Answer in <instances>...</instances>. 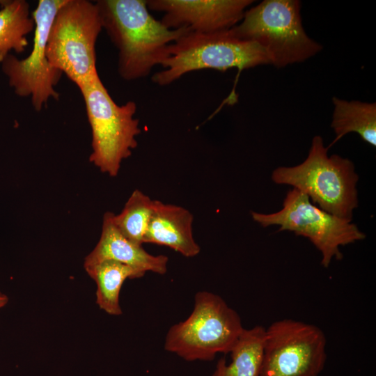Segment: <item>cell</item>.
<instances>
[{
  "mask_svg": "<svg viewBox=\"0 0 376 376\" xmlns=\"http://www.w3.org/2000/svg\"><path fill=\"white\" fill-rule=\"evenodd\" d=\"M328 150L320 136H314L306 159L295 166L276 169L272 179L302 191L327 212L352 221L358 205L359 177L350 159L338 155L329 157Z\"/></svg>",
  "mask_w": 376,
  "mask_h": 376,
  "instance_id": "cell-3",
  "label": "cell"
},
{
  "mask_svg": "<svg viewBox=\"0 0 376 376\" xmlns=\"http://www.w3.org/2000/svg\"><path fill=\"white\" fill-rule=\"evenodd\" d=\"M244 329L238 313L220 296L200 291L191 314L167 331L164 349L187 361H211L229 353Z\"/></svg>",
  "mask_w": 376,
  "mask_h": 376,
  "instance_id": "cell-6",
  "label": "cell"
},
{
  "mask_svg": "<svg viewBox=\"0 0 376 376\" xmlns=\"http://www.w3.org/2000/svg\"><path fill=\"white\" fill-rule=\"evenodd\" d=\"M83 97L91 130L89 161L111 177L117 176L123 161L138 145L141 130L134 117L136 104H117L103 84L97 71L77 86Z\"/></svg>",
  "mask_w": 376,
  "mask_h": 376,
  "instance_id": "cell-2",
  "label": "cell"
},
{
  "mask_svg": "<svg viewBox=\"0 0 376 376\" xmlns=\"http://www.w3.org/2000/svg\"><path fill=\"white\" fill-rule=\"evenodd\" d=\"M155 205V200L135 189L122 211L113 214V222L120 232L132 242L142 245Z\"/></svg>",
  "mask_w": 376,
  "mask_h": 376,
  "instance_id": "cell-18",
  "label": "cell"
},
{
  "mask_svg": "<svg viewBox=\"0 0 376 376\" xmlns=\"http://www.w3.org/2000/svg\"><path fill=\"white\" fill-rule=\"evenodd\" d=\"M8 302V297L6 295L0 292V308L5 306Z\"/></svg>",
  "mask_w": 376,
  "mask_h": 376,
  "instance_id": "cell-19",
  "label": "cell"
},
{
  "mask_svg": "<svg viewBox=\"0 0 376 376\" xmlns=\"http://www.w3.org/2000/svg\"><path fill=\"white\" fill-rule=\"evenodd\" d=\"M95 3L102 29L118 49V72L125 81L147 77L169 56L170 45L190 31L167 28L150 13L146 0Z\"/></svg>",
  "mask_w": 376,
  "mask_h": 376,
  "instance_id": "cell-1",
  "label": "cell"
},
{
  "mask_svg": "<svg viewBox=\"0 0 376 376\" xmlns=\"http://www.w3.org/2000/svg\"><path fill=\"white\" fill-rule=\"evenodd\" d=\"M35 22L25 0H5L0 6V63L11 51L24 52Z\"/></svg>",
  "mask_w": 376,
  "mask_h": 376,
  "instance_id": "cell-17",
  "label": "cell"
},
{
  "mask_svg": "<svg viewBox=\"0 0 376 376\" xmlns=\"http://www.w3.org/2000/svg\"><path fill=\"white\" fill-rule=\"evenodd\" d=\"M326 359V337L318 327L283 319L265 328L260 376H318Z\"/></svg>",
  "mask_w": 376,
  "mask_h": 376,
  "instance_id": "cell-9",
  "label": "cell"
},
{
  "mask_svg": "<svg viewBox=\"0 0 376 376\" xmlns=\"http://www.w3.org/2000/svg\"><path fill=\"white\" fill-rule=\"evenodd\" d=\"M334 112L331 126L336 134L333 146L345 134L357 133L371 146H376V104L332 98Z\"/></svg>",
  "mask_w": 376,
  "mask_h": 376,
  "instance_id": "cell-16",
  "label": "cell"
},
{
  "mask_svg": "<svg viewBox=\"0 0 376 376\" xmlns=\"http://www.w3.org/2000/svg\"><path fill=\"white\" fill-rule=\"evenodd\" d=\"M251 0H147L149 10L164 13L171 29L209 33L228 30L243 18Z\"/></svg>",
  "mask_w": 376,
  "mask_h": 376,
  "instance_id": "cell-11",
  "label": "cell"
},
{
  "mask_svg": "<svg viewBox=\"0 0 376 376\" xmlns=\"http://www.w3.org/2000/svg\"><path fill=\"white\" fill-rule=\"evenodd\" d=\"M5 0H0V6L3 3Z\"/></svg>",
  "mask_w": 376,
  "mask_h": 376,
  "instance_id": "cell-20",
  "label": "cell"
},
{
  "mask_svg": "<svg viewBox=\"0 0 376 376\" xmlns=\"http://www.w3.org/2000/svg\"><path fill=\"white\" fill-rule=\"evenodd\" d=\"M193 214L186 208L155 200L143 244L166 246L185 257H194L201 248L193 235Z\"/></svg>",
  "mask_w": 376,
  "mask_h": 376,
  "instance_id": "cell-13",
  "label": "cell"
},
{
  "mask_svg": "<svg viewBox=\"0 0 376 376\" xmlns=\"http://www.w3.org/2000/svg\"><path fill=\"white\" fill-rule=\"evenodd\" d=\"M265 328L244 329L230 350L231 361L220 359L212 376H260Z\"/></svg>",
  "mask_w": 376,
  "mask_h": 376,
  "instance_id": "cell-14",
  "label": "cell"
},
{
  "mask_svg": "<svg viewBox=\"0 0 376 376\" xmlns=\"http://www.w3.org/2000/svg\"><path fill=\"white\" fill-rule=\"evenodd\" d=\"M102 30L95 3L65 0L48 33L46 54L49 64L78 86L97 71L95 44Z\"/></svg>",
  "mask_w": 376,
  "mask_h": 376,
  "instance_id": "cell-7",
  "label": "cell"
},
{
  "mask_svg": "<svg viewBox=\"0 0 376 376\" xmlns=\"http://www.w3.org/2000/svg\"><path fill=\"white\" fill-rule=\"evenodd\" d=\"M261 65H271L266 52L258 44L240 39L230 29L209 33L189 31L169 46L164 70L152 77L153 83L167 86L187 73L201 70L239 72Z\"/></svg>",
  "mask_w": 376,
  "mask_h": 376,
  "instance_id": "cell-4",
  "label": "cell"
},
{
  "mask_svg": "<svg viewBox=\"0 0 376 376\" xmlns=\"http://www.w3.org/2000/svg\"><path fill=\"white\" fill-rule=\"evenodd\" d=\"M65 0H39L32 13L35 22L31 53L19 59L9 54L1 63L9 86L22 97H31L36 111H40L50 98L59 99L54 87L63 72L52 67L47 59L46 46L49 31L54 16Z\"/></svg>",
  "mask_w": 376,
  "mask_h": 376,
  "instance_id": "cell-10",
  "label": "cell"
},
{
  "mask_svg": "<svg viewBox=\"0 0 376 376\" xmlns=\"http://www.w3.org/2000/svg\"><path fill=\"white\" fill-rule=\"evenodd\" d=\"M113 217V213L111 212H107L103 215L99 241L85 258L84 266L109 260L128 265L143 274L147 272L166 274L168 257L152 255L142 245L125 237L115 225Z\"/></svg>",
  "mask_w": 376,
  "mask_h": 376,
  "instance_id": "cell-12",
  "label": "cell"
},
{
  "mask_svg": "<svg viewBox=\"0 0 376 376\" xmlns=\"http://www.w3.org/2000/svg\"><path fill=\"white\" fill-rule=\"evenodd\" d=\"M251 216L263 227L277 225L279 232L289 230L309 239L320 251L321 264L324 267H329L333 258H343L340 246L366 237L351 221L320 209L295 188L288 192L280 211L272 214L251 212Z\"/></svg>",
  "mask_w": 376,
  "mask_h": 376,
  "instance_id": "cell-8",
  "label": "cell"
},
{
  "mask_svg": "<svg viewBox=\"0 0 376 376\" xmlns=\"http://www.w3.org/2000/svg\"><path fill=\"white\" fill-rule=\"evenodd\" d=\"M300 10L297 0H265L246 10L230 31L260 46L271 65L278 68L301 63L320 52L322 46L306 33Z\"/></svg>",
  "mask_w": 376,
  "mask_h": 376,
  "instance_id": "cell-5",
  "label": "cell"
},
{
  "mask_svg": "<svg viewBox=\"0 0 376 376\" xmlns=\"http://www.w3.org/2000/svg\"><path fill=\"white\" fill-rule=\"evenodd\" d=\"M84 267L96 283L97 306L111 315L122 314L119 295L124 281L127 279H137L144 276L135 269L113 260H103Z\"/></svg>",
  "mask_w": 376,
  "mask_h": 376,
  "instance_id": "cell-15",
  "label": "cell"
}]
</instances>
